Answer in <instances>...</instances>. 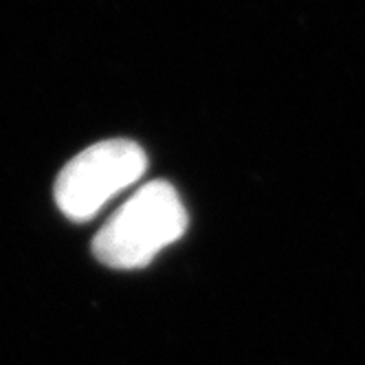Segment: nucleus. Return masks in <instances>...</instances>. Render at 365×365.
Listing matches in <instances>:
<instances>
[{"instance_id":"obj_2","label":"nucleus","mask_w":365,"mask_h":365,"mask_svg":"<svg viewBox=\"0 0 365 365\" xmlns=\"http://www.w3.org/2000/svg\"><path fill=\"white\" fill-rule=\"evenodd\" d=\"M148 156L130 139H108L88 145L62 168L56 180L60 212L75 220H91L110 198L128 190L145 174Z\"/></svg>"},{"instance_id":"obj_1","label":"nucleus","mask_w":365,"mask_h":365,"mask_svg":"<svg viewBox=\"0 0 365 365\" xmlns=\"http://www.w3.org/2000/svg\"><path fill=\"white\" fill-rule=\"evenodd\" d=\"M187 210L168 180L139 187L93 240V255L110 269H143L187 231Z\"/></svg>"}]
</instances>
